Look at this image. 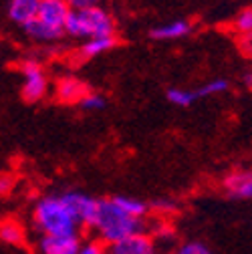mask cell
<instances>
[{
	"label": "cell",
	"mask_w": 252,
	"mask_h": 254,
	"mask_svg": "<svg viewBox=\"0 0 252 254\" xmlns=\"http://www.w3.org/2000/svg\"><path fill=\"white\" fill-rule=\"evenodd\" d=\"M228 89V81L224 79H214V81H208L206 85H202L200 89H196L198 93V97H210V95H220V93H224Z\"/></svg>",
	"instance_id": "18"
},
{
	"label": "cell",
	"mask_w": 252,
	"mask_h": 254,
	"mask_svg": "<svg viewBox=\"0 0 252 254\" xmlns=\"http://www.w3.org/2000/svg\"><path fill=\"white\" fill-rule=\"evenodd\" d=\"M192 30V24L188 20H174V22H168V24H162L151 30V39H157V41H176V39H182L186 37L188 33Z\"/></svg>",
	"instance_id": "12"
},
{
	"label": "cell",
	"mask_w": 252,
	"mask_h": 254,
	"mask_svg": "<svg viewBox=\"0 0 252 254\" xmlns=\"http://www.w3.org/2000/svg\"><path fill=\"white\" fill-rule=\"evenodd\" d=\"M224 190L230 198L252 200V170H238L224 178Z\"/></svg>",
	"instance_id": "8"
},
{
	"label": "cell",
	"mask_w": 252,
	"mask_h": 254,
	"mask_svg": "<svg viewBox=\"0 0 252 254\" xmlns=\"http://www.w3.org/2000/svg\"><path fill=\"white\" fill-rule=\"evenodd\" d=\"M145 222L143 218H135L125 212L113 198L111 200H99V210L93 222L91 230H95L99 240L105 244H115L123 238H129L133 234L143 232Z\"/></svg>",
	"instance_id": "2"
},
{
	"label": "cell",
	"mask_w": 252,
	"mask_h": 254,
	"mask_svg": "<svg viewBox=\"0 0 252 254\" xmlns=\"http://www.w3.org/2000/svg\"><path fill=\"white\" fill-rule=\"evenodd\" d=\"M234 28L238 30L240 35H250V33H252V8H246V10H242V12L236 16Z\"/></svg>",
	"instance_id": "19"
},
{
	"label": "cell",
	"mask_w": 252,
	"mask_h": 254,
	"mask_svg": "<svg viewBox=\"0 0 252 254\" xmlns=\"http://www.w3.org/2000/svg\"><path fill=\"white\" fill-rule=\"evenodd\" d=\"M240 49L248 55V57H252V33L250 35H244L242 37V43H240Z\"/></svg>",
	"instance_id": "25"
},
{
	"label": "cell",
	"mask_w": 252,
	"mask_h": 254,
	"mask_svg": "<svg viewBox=\"0 0 252 254\" xmlns=\"http://www.w3.org/2000/svg\"><path fill=\"white\" fill-rule=\"evenodd\" d=\"M77 254H107V250L99 242H87V244H81Z\"/></svg>",
	"instance_id": "22"
},
{
	"label": "cell",
	"mask_w": 252,
	"mask_h": 254,
	"mask_svg": "<svg viewBox=\"0 0 252 254\" xmlns=\"http://www.w3.org/2000/svg\"><path fill=\"white\" fill-rule=\"evenodd\" d=\"M105 103H107V101H105V97H103L101 93H87L79 105H81L83 109H89V111H97V109H103Z\"/></svg>",
	"instance_id": "20"
},
{
	"label": "cell",
	"mask_w": 252,
	"mask_h": 254,
	"mask_svg": "<svg viewBox=\"0 0 252 254\" xmlns=\"http://www.w3.org/2000/svg\"><path fill=\"white\" fill-rule=\"evenodd\" d=\"M115 45H117V39L113 35H109V37H95V39H89L83 45L81 53L91 59V57H97V55H103V53L111 51Z\"/></svg>",
	"instance_id": "13"
},
{
	"label": "cell",
	"mask_w": 252,
	"mask_h": 254,
	"mask_svg": "<svg viewBox=\"0 0 252 254\" xmlns=\"http://www.w3.org/2000/svg\"><path fill=\"white\" fill-rule=\"evenodd\" d=\"M244 83H246V87L252 89V71H248V73L244 75Z\"/></svg>",
	"instance_id": "27"
},
{
	"label": "cell",
	"mask_w": 252,
	"mask_h": 254,
	"mask_svg": "<svg viewBox=\"0 0 252 254\" xmlns=\"http://www.w3.org/2000/svg\"><path fill=\"white\" fill-rule=\"evenodd\" d=\"M65 198V202L71 206V210L75 212V216L79 218V222L83 226H93L95 222V216H97V210H99V200L91 198L83 192H65L61 194Z\"/></svg>",
	"instance_id": "6"
},
{
	"label": "cell",
	"mask_w": 252,
	"mask_h": 254,
	"mask_svg": "<svg viewBox=\"0 0 252 254\" xmlns=\"http://www.w3.org/2000/svg\"><path fill=\"white\" fill-rule=\"evenodd\" d=\"M125 212L135 216V218H143L145 212H147V206L141 202V200H135V198H129V196H115L113 198Z\"/></svg>",
	"instance_id": "17"
},
{
	"label": "cell",
	"mask_w": 252,
	"mask_h": 254,
	"mask_svg": "<svg viewBox=\"0 0 252 254\" xmlns=\"http://www.w3.org/2000/svg\"><path fill=\"white\" fill-rule=\"evenodd\" d=\"M107 254H155V240L145 232L109 244Z\"/></svg>",
	"instance_id": "7"
},
{
	"label": "cell",
	"mask_w": 252,
	"mask_h": 254,
	"mask_svg": "<svg viewBox=\"0 0 252 254\" xmlns=\"http://www.w3.org/2000/svg\"><path fill=\"white\" fill-rule=\"evenodd\" d=\"M155 208L162 210V212H174L176 210V204L172 200H160V202H155Z\"/></svg>",
	"instance_id": "26"
},
{
	"label": "cell",
	"mask_w": 252,
	"mask_h": 254,
	"mask_svg": "<svg viewBox=\"0 0 252 254\" xmlns=\"http://www.w3.org/2000/svg\"><path fill=\"white\" fill-rule=\"evenodd\" d=\"M24 30H26V35L33 37L35 41H55V39H59V37L63 35V33H59V30L47 26L45 22H41L39 18L30 20V22L24 26Z\"/></svg>",
	"instance_id": "14"
},
{
	"label": "cell",
	"mask_w": 252,
	"mask_h": 254,
	"mask_svg": "<svg viewBox=\"0 0 252 254\" xmlns=\"http://www.w3.org/2000/svg\"><path fill=\"white\" fill-rule=\"evenodd\" d=\"M0 238H2L4 244L16 246V244H20V242L24 240V230H22V226L18 224V222H14V220H4L2 226H0Z\"/></svg>",
	"instance_id": "15"
},
{
	"label": "cell",
	"mask_w": 252,
	"mask_h": 254,
	"mask_svg": "<svg viewBox=\"0 0 252 254\" xmlns=\"http://www.w3.org/2000/svg\"><path fill=\"white\" fill-rule=\"evenodd\" d=\"M55 93H57V99L63 101V103H81L83 97H85L89 91L85 89V85H83L79 79H75V77H65V79H61V81L57 83Z\"/></svg>",
	"instance_id": "11"
},
{
	"label": "cell",
	"mask_w": 252,
	"mask_h": 254,
	"mask_svg": "<svg viewBox=\"0 0 252 254\" xmlns=\"http://www.w3.org/2000/svg\"><path fill=\"white\" fill-rule=\"evenodd\" d=\"M35 226L43 236H79L83 226L63 196H45L33 210Z\"/></svg>",
	"instance_id": "1"
},
{
	"label": "cell",
	"mask_w": 252,
	"mask_h": 254,
	"mask_svg": "<svg viewBox=\"0 0 252 254\" xmlns=\"http://www.w3.org/2000/svg\"><path fill=\"white\" fill-rule=\"evenodd\" d=\"M41 0H10L8 4V16L12 22L26 26L30 20L39 16Z\"/></svg>",
	"instance_id": "10"
},
{
	"label": "cell",
	"mask_w": 252,
	"mask_h": 254,
	"mask_svg": "<svg viewBox=\"0 0 252 254\" xmlns=\"http://www.w3.org/2000/svg\"><path fill=\"white\" fill-rule=\"evenodd\" d=\"M79 248V236H43L39 242L41 254H77Z\"/></svg>",
	"instance_id": "9"
},
{
	"label": "cell",
	"mask_w": 252,
	"mask_h": 254,
	"mask_svg": "<svg viewBox=\"0 0 252 254\" xmlns=\"http://www.w3.org/2000/svg\"><path fill=\"white\" fill-rule=\"evenodd\" d=\"M172 254H212V250L202 242H186L178 246Z\"/></svg>",
	"instance_id": "21"
},
{
	"label": "cell",
	"mask_w": 252,
	"mask_h": 254,
	"mask_svg": "<svg viewBox=\"0 0 252 254\" xmlns=\"http://www.w3.org/2000/svg\"><path fill=\"white\" fill-rule=\"evenodd\" d=\"M115 24L107 10L101 6L91 8H73L67 20L65 33L75 39H95V37H109L113 35Z\"/></svg>",
	"instance_id": "3"
},
{
	"label": "cell",
	"mask_w": 252,
	"mask_h": 254,
	"mask_svg": "<svg viewBox=\"0 0 252 254\" xmlns=\"http://www.w3.org/2000/svg\"><path fill=\"white\" fill-rule=\"evenodd\" d=\"M71 6L67 0H41V8H39V20L45 22L47 26L59 30V33H65L67 28V20L71 14Z\"/></svg>",
	"instance_id": "5"
},
{
	"label": "cell",
	"mask_w": 252,
	"mask_h": 254,
	"mask_svg": "<svg viewBox=\"0 0 252 254\" xmlns=\"http://www.w3.org/2000/svg\"><path fill=\"white\" fill-rule=\"evenodd\" d=\"M168 99L178 107H190L200 97H198L196 91H190V89H170L168 91Z\"/></svg>",
	"instance_id": "16"
},
{
	"label": "cell",
	"mask_w": 252,
	"mask_h": 254,
	"mask_svg": "<svg viewBox=\"0 0 252 254\" xmlns=\"http://www.w3.org/2000/svg\"><path fill=\"white\" fill-rule=\"evenodd\" d=\"M71 8H91V6H101L103 0H67Z\"/></svg>",
	"instance_id": "23"
},
{
	"label": "cell",
	"mask_w": 252,
	"mask_h": 254,
	"mask_svg": "<svg viewBox=\"0 0 252 254\" xmlns=\"http://www.w3.org/2000/svg\"><path fill=\"white\" fill-rule=\"evenodd\" d=\"M20 73H22V97L28 103L43 99L49 89V81H47L43 67L35 61H26L22 63Z\"/></svg>",
	"instance_id": "4"
},
{
	"label": "cell",
	"mask_w": 252,
	"mask_h": 254,
	"mask_svg": "<svg viewBox=\"0 0 252 254\" xmlns=\"http://www.w3.org/2000/svg\"><path fill=\"white\" fill-rule=\"evenodd\" d=\"M10 186H12V178H10V174H2V178H0V190H2V194H4V196L10 192Z\"/></svg>",
	"instance_id": "24"
}]
</instances>
